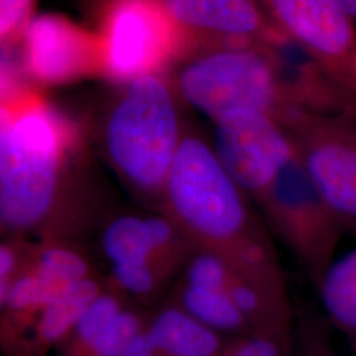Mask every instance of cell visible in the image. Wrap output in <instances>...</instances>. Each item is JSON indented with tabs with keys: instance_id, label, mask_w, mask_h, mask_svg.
<instances>
[{
	"instance_id": "3957f363",
	"label": "cell",
	"mask_w": 356,
	"mask_h": 356,
	"mask_svg": "<svg viewBox=\"0 0 356 356\" xmlns=\"http://www.w3.org/2000/svg\"><path fill=\"white\" fill-rule=\"evenodd\" d=\"M178 89L193 108L213 122L242 108L280 120L291 110L276 67L261 47L204 51L179 72Z\"/></svg>"
},
{
	"instance_id": "484cf974",
	"label": "cell",
	"mask_w": 356,
	"mask_h": 356,
	"mask_svg": "<svg viewBox=\"0 0 356 356\" xmlns=\"http://www.w3.org/2000/svg\"><path fill=\"white\" fill-rule=\"evenodd\" d=\"M16 269V254L8 245H1L0 248V297L8 291L13 282V273Z\"/></svg>"
},
{
	"instance_id": "8fae6325",
	"label": "cell",
	"mask_w": 356,
	"mask_h": 356,
	"mask_svg": "<svg viewBox=\"0 0 356 356\" xmlns=\"http://www.w3.org/2000/svg\"><path fill=\"white\" fill-rule=\"evenodd\" d=\"M147 331L159 356L222 355V342L218 332L184 309L163 310Z\"/></svg>"
},
{
	"instance_id": "52a82bcc",
	"label": "cell",
	"mask_w": 356,
	"mask_h": 356,
	"mask_svg": "<svg viewBox=\"0 0 356 356\" xmlns=\"http://www.w3.org/2000/svg\"><path fill=\"white\" fill-rule=\"evenodd\" d=\"M213 149L229 177L256 200L296 156L280 122L251 108L234 110L214 120Z\"/></svg>"
},
{
	"instance_id": "83f0119b",
	"label": "cell",
	"mask_w": 356,
	"mask_h": 356,
	"mask_svg": "<svg viewBox=\"0 0 356 356\" xmlns=\"http://www.w3.org/2000/svg\"><path fill=\"white\" fill-rule=\"evenodd\" d=\"M339 3L351 17L356 19V0H339Z\"/></svg>"
},
{
	"instance_id": "7c38bea8",
	"label": "cell",
	"mask_w": 356,
	"mask_h": 356,
	"mask_svg": "<svg viewBox=\"0 0 356 356\" xmlns=\"http://www.w3.org/2000/svg\"><path fill=\"white\" fill-rule=\"evenodd\" d=\"M316 289L331 327L356 353V247L334 260Z\"/></svg>"
},
{
	"instance_id": "cb8c5ba5",
	"label": "cell",
	"mask_w": 356,
	"mask_h": 356,
	"mask_svg": "<svg viewBox=\"0 0 356 356\" xmlns=\"http://www.w3.org/2000/svg\"><path fill=\"white\" fill-rule=\"evenodd\" d=\"M285 343L264 334H248L231 344L220 356H284Z\"/></svg>"
},
{
	"instance_id": "9c48e42d",
	"label": "cell",
	"mask_w": 356,
	"mask_h": 356,
	"mask_svg": "<svg viewBox=\"0 0 356 356\" xmlns=\"http://www.w3.org/2000/svg\"><path fill=\"white\" fill-rule=\"evenodd\" d=\"M28 76L45 86H58L83 76H103L102 41L63 15L35 16L23 38Z\"/></svg>"
},
{
	"instance_id": "277c9868",
	"label": "cell",
	"mask_w": 356,
	"mask_h": 356,
	"mask_svg": "<svg viewBox=\"0 0 356 356\" xmlns=\"http://www.w3.org/2000/svg\"><path fill=\"white\" fill-rule=\"evenodd\" d=\"M270 226L317 288L347 235L296 156L257 200Z\"/></svg>"
},
{
	"instance_id": "d4e9b609",
	"label": "cell",
	"mask_w": 356,
	"mask_h": 356,
	"mask_svg": "<svg viewBox=\"0 0 356 356\" xmlns=\"http://www.w3.org/2000/svg\"><path fill=\"white\" fill-rule=\"evenodd\" d=\"M147 225L152 236L153 244L156 247V251H161L168 247L175 236V231L172 225L160 216H149L147 218Z\"/></svg>"
},
{
	"instance_id": "9a60e30c",
	"label": "cell",
	"mask_w": 356,
	"mask_h": 356,
	"mask_svg": "<svg viewBox=\"0 0 356 356\" xmlns=\"http://www.w3.org/2000/svg\"><path fill=\"white\" fill-rule=\"evenodd\" d=\"M182 309L207 327L219 331H241L251 327L226 289H204L188 285L181 296Z\"/></svg>"
},
{
	"instance_id": "7402d4cb",
	"label": "cell",
	"mask_w": 356,
	"mask_h": 356,
	"mask_svg": "<svg viewBox=\"0 0 356 356\" xmlns=\"http://www.w3.org/2000/svg\"><path fill=\"white\" fill-rule=\"evenodd\" d=\"M235 272L226 256L220 252L198 254L188 269V285L204 289H227Z\"/></svg>"
},
{
	"instance_id": "6da1fadb",
	"label": "cell",
	"mask_w": 356,
	"mask_h": 356,
	"mask_svg": "<svg viewBox=\"0 0 356 356\" xmlns=\"http://www.w3.org/2000/svg\"><path fill=\"white\" fill-rule=\"evenodd\" d=\"M72 140L69 122L36 95L3 101L0 218L7 229H32L48 216Z\"/></svg>"
},
{
	"instance_id": "e0dca14e",
	"label": "cell",
	"mask_w": 356,
	"mask_h": 356,
	"mask_svg": "<svg viewBox=\"0 0 356 356\" xmlns=\"http://www.w3.org/2000/svg\"><path fill=\"white\" fill-rule=\"evenodd\" d=\"M119 301L111 294H99L90 304L72 332L73 355L82 356L115 317L122 312Z\"/></svg>"
},
{
	"instance_id": "2e32d148",
	"label": "cell",
	"mask_w": 356,
	"mask_h": 356,
	"mask_svg": "<svg viewBox=\"0 0 356 356\" xmlns=\"http://www.w3.org/2000/svg\"><path fill=\"white\" fill-rule=\"evenodd\" d=\"M63 289L40 276L38 272L16 276L1 302L8 310L17 314L41 312Z\"/></svg>"
},
{
	"instance_id": "30bf717a",
	"label": "cell",
	"mask_w": 356,
	"mask_h": 356,
	"mask_svg": "<svg viewBox=\"0 0 356 356\" xmlns=\"http://www.w3.org/2000/svg\"><path fill=\"white\" fill-rule=\"evenodd\" d=\"M185 51L206 44L219 48L261 47L280 32L259 0H163Z\"/></svg>"
},
{
	"instance_id": "5bb4252c",
	"label": "cell",
	"mask_w": 356,
	"mask_h": 356,
	"mask_svg": "<svg viewBox=\"0 0 356 356\" xmlns=\"http://www.w3.org/2000/svg\"><path fill=\"white\" fill-rule=\"evenodd\" d=\"M103 251L113 266L149 264L156 254L147 218L123 216L113 220L103 234Z\"/></svg>"
},
{
	"instance_id": "ba28073f",
	"label": "cell",
	"mask_w": 356,
	"mask_h": 356,
	"mask_svg": "<svg viewBox=\"0 0 356 356\" xmlns=\"http://www.w3.org/2000/svg\"><path fill=\"white\" fill-rule=\"evenodd\" d=\"M272 23L356 97V26L339 0H259Z\"/></svg>"
},
{
	"instance_id": "d6986e66",
	"label": "cell",
	"mask_w": 356,
	"mask_h": 356,
	"mask_svg": "<svg viewBox=\"0 0 356 356\" xmlns=\"http://www.w3.org/2000/svg\"><path fill=\"white\" fill-rule=\"evenodd\" d=\"M140 331L139 317L132 312L122 310L82 356H122L127 344Z\"/></svg>"
},
{
	"instance_id": "44dd1931",
	"label": "cell",
	"mask_w": 356,
	"mask_h": 356,
	"mask_svg": "<svg viewBox=\"0 0 356 356\" xmlns=\"http://www.w3.org/2000/svg\"><path fill=\"white\" fill-rule=\"evenodd\" d=\"M36 0H0V40L3 53L23 42L26 28L35 19Z\"/></svg>"
},
{
	"instance_id": "4fadbf2b",
	"label": "cell",
	"mask_w": 356,
	"mask_h": 356,
	"mask_svg": "<svg viewBox=\"0 0 356 356\" xmlns=\"http://www.w3.org/2000/svg\"><path fill=\"white\" fill-rule=\"evenodd\" d=\"M99 294V285L89 277L67 285L38 313V342L44 346L61 342L73 332L86 307Z\"/></svg>"
},
{
	"instance_id": "7a4b0ae2",
	"label": "cell",
	"mask_w": 356,
	"mask_h": 356,
	"mask_svg": "<svg viewBox=\"0 0 356 356\" xmlns=\"http://www.w3.org/2000/svg\"><path fill=\"white\" fill-rule=\"evenodd\" d=\"M172 92L157 74L126 83L110 113L104 143L113 165L135 188H164L181 143Z\"/></svg>"
},
{
	"instance_id": "5b68a950",
	"label": "cell",
	"mask_w": 356,
	"mask_h": 356,
	"mask_svg": "<svg viewBox=\"0 0 356 356\" xmlns=\"http://www.w3.org/2000/svg\"><path fill=\"white\" fill-rule=\"evenodd\" d=\"M298 160L344 229L356 235V111H292L280 119Z\"/></svg>"
},
{
	"instance_id": "4316f807",
	"label": "cell",
	"mask_w": 356,
	"mask_h": 356,
	"mask_svg": "<svg viewBox=\"0 0 356 356\" xmlns=\"http://www.w3.org/2000/svg\"><path fill=\"white\" fill-rule=\"evenodd\" d=\"M122 356H159L148 331H140L127 344Z\"/></svg>"
},
{
	"instance_id": "603a6c76",
	"label": "cell",
	"mask_w": 356,
	"mask_h": 356,
	"mask_svg": "<svg viewBox=\"0 0 356 356\" xmlns=\"http://www.w3.org/2000/svg\"><path fill=\"white\" fill-rule=\"evenodd\" d=\"M113 275L122 289L138 296L152 292L156 284V276L149 264L113 266Z\"/></svg>"
},
{
	"instance_id": "ac0fdd59",
	"label": "cell",
	"mask_w": 356,
	"mask_h": 356,
	"mask_svg": "<svg viewBox=\"0 0 356 356\" xmlns=\"http://www.w3.org/2000/svg\"><path fill=\"white\" fill-rule=\"evenodd\" d=\"M88 263L81 254L64 247H48L38 256L35 272L60 289L88 277Z\"/></svg>"
},
{
	"instance_id": "ffe728a7",
	"label": "cell",
	"mask_w": 356,
	"mask_h": 356,
	"mask_svg": "<svg viewBox=\"0 0 356 356\" xmlns=\"http://www.w3.org/2000/svg\"><path fill=\"white\" fill-rule=\"evenodd\" d=\"M331 329L325 316L307 312L297 329V356H342L334 344Z\"/></svg>"
},
{
	"instance_id": "8992f818",
	"label": "cell",
	"mask_w": 356,
	"mask_h": 356,
	"mask_svg": "<svg viewBox=\"0 0 356 356\" xmlns=\"http://www.w3.org/2000/svg\"><path fill=\"white\" fill-rule=\"evenodd\" d=\"M103 76L128 83L157 74L185 51L163 0H111L102 32Z\"/></svg>"
}]
</instances>
